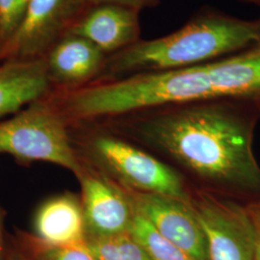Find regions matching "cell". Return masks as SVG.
<instances>
[{"mask_svg": "<svg viewBox=\"0 0 260 260\" xmlns=\"http://www.w3.org/2000/svg\"><path fill=\"white\" fill-rule=\"evenodd\" d=\"M251 106L257 105L220 100L166 105L131 115L138 117V128L147 138L196 175L260 195Z\"/></svg>", "mask_w": 260, "mask_h": 260, "instance_id": "1", "label": "cell"}, {"mask_svg": "<svg viewBox=\"0 0 260 260\" xmlns=\"http://www.w3.org/2000/svg\"><path fill=\"white\" fill-rule=\"evenodd\" d=\"M260 43V19H242L202 10L177 31L108 56L103 72L118 78L202 65Z\"/></svg>", "mask_w": 260, "mask_h": 260, "instance_id": "2", "label": "cell"}, {"mask_svg": "<svg viewBox=\"0 0 260 260\" xmlns=\"http://www.w3.org/2000/svg\"><path fill=\"white\" fill-rule=\"evenodd\" d=\"M132 93L142 109L220 100L260 104V43L202 65L134 75Z\"/></svg>", "mask_w": 260, "mask_h": 260, "instance_id": "3", "label": "cell"}, {"mask_svg": "<svg viewBox=\"0 0 260 260\" xmlns=\"http://www.w3.org/2000/svg\"><path fill=\"white\" fill-rule=\"evenodd\" d=\"M0 154L49 162L80 173L61 115L38 102L0 121Z\"/></svg>", "mask_w": 260, "mask_h": 260, "instance_id": "4", "label": "cell"}, {"mask_svg": "<svg viewBox=\"0 0 260 260\" xmlns=\"http://www.w3.org/2000/svg\"><path fill=\"white\" fill-rule=\"evenodd\" d=\"M205 233L209 260H254L256 234L246 207L205 192L189 198Z\"/></svg>", "mask_w": 260, "mask_h": 260, "instance_id": "5", "label": "cell"}, {"mask_svg": "<svg viewBox=\"0 0 260 260\" xmlns=\"http://www.w3.org/2000/svg\"><path fill=\"white\" fill-rule=\"evenodd\" d=\"M89 7V0H31L19 27L0 47V58H38L53 47Z\"/></svg>", "mask_w": 260, "mask_h": 260, "instance_id": "6", "label": "cell"}, {"mask_svg": "<svg viewBox=\"0 0 260 260\" xmlns=\"http://www.w3.org/2000/svg\"><path fill=\"white\" fill-rule=\"evenodd\" d=\"M94 149L126 187L189 201L183 181L177 173L143 150L112 137L99 138Z\"/></svg>", "mask_w": 260, "mask_h": 260, "instance_id": "7", "label": "cell"}, {"mask_svg": "<svg viewBox=\"0 0 260 260\" xmlns=\"http://www.w3.org/2000/svg\"><path fill=\"white\" fill-rule=\"evenodd\" d=\"M134 211L142 215L169 241L195 260H209L205 233L189 204L169 196L124 191Z\"/></svg>", "mask_w": 260, "mask_h": 260, "instance_id": "8", "label": "cell"}, {"mask_svg": "<svg viewBox=\"0 0 260 260\" xmlns=\"http://www.w3.org/2000/svg\"><path fill=\"white\" fill-rule=\"evenodd\" d=\"M140 13L119 4L93 5L67 33L85 38L106 55H113L141 40Z\"/></svg>", "mask_w": 260, "mask_h": 260, "instance_id": "9", "label": "cell"}, {"mask_svg": "<svg viewBox=\"0 0 260 260\" xmlns=\"http://www.w3.org/2000/svg\"><path fill=\"white\" fill-rule=\"evenodd\" d=\"M81 178L82 208L90 237L128 232L134 210L124 191L100 176L84 175Z\"/></svg>", "mask_w": 260, "mask_h": 260, "instance_id": "10", "label": "cell"}, {"mask_svg": "<svg viewBox=\"0 0 260 260\" xmlns=\"http://www.w3.org/2000/svg\"><path fill=\"white\" fill-rule=\"evenodd\" d=\"M50 75L46 60L10 59L0 65V118L16 114L47 93Z\"/></svg>", "mask_w": 260, "mask_h": 260, "instance_id": "11", "label": "cell"}, {"mask_svg": "<svg viewBox=\"0 0 260 260\" xmlns=\"http://www.w3.org/2000/svg\"><path fill=\"white\" fill-rule=\"evenodd\" d=\"M107 58L87 39L66 33L50 48L46 62L50 77L56 81L81 86L103 73Z\"/></svg>", "mask_w": 260, "mask_h": 260, "instance_id": "12", "label": "cell"}, {"mask_svg": "<svg viewBox=\"0 0 260 260\" xmlns=\"http://www.w3.org/2000/svg\"><path fill=\"white\" fill-rule=\"evenodd\" d=\"M40 240L47 247H64L86 242L82 205L74 196L53 198L42 205L35 219Z\"/></svg>", "mask_w": 260, "mask_h": 260, "instance_id": "13", "label": "cell"}, {"mask_svg": "<svg viewBox=\"0 0 260 260\" xmlns=\"http://www.w3.org/2000/svg\"><path fill=\"white\" fill-rule=\"evenodd\" d=\"M129 233L152 260H195L169 241L146 218L136 211H134L130 223Z\"/></svg>", "mask_w": 260, "mask_h": 260, "instance_id": "14", "label": "cell"}, {"mask_svg": "<svg viewBox=\"0 0 260 260\" xmlns=\"http://www.w3.org/2000/svg\"><path fill=\"white\" fill-rule=\"evenodd\" d=\"M89 250L99 260H152L128 232L86 239Z\"/></svg>", "mask_w": 260, "mask_h": 260, "instance_id": "15", "label": "cell"}, {"mask_svg": "<svg viewBox=\"0 0 260 260\" xmlns=\"http://www.w3.org/2000/svg\"><path fill=\"white\" fill-rule=\"evenodd\" d=\"M31 0H0V46L15 33Z\"/></svg>", "mask_w": 260, "mask_h": 260, "instance_id": "16", "label": "cell"}, {"mask_svg": "<svg viewBox=\"0 0 260 260\" xmlns=\"http://www.w3.org/2000/svg\"><path fill=\"white\" fill-rule=\"evenodd\" d=\"M36 260H99L87 247L86 242L64 247H47Z\"/></svg>", "mask_w": 260, "mask_h": 260, "instance_id": "17", "label": "cell"}, {"mask_svg": "<svg viewBox=\"0 0 260 260\" xmlns=\"http://www.w3.org/2000/svg\"><path fill=\"white\" fill-rule=\"evenodd\" d=\"M91 6L98 5V4H105V3H111V4H119L127 6L130 8L142 11L144 9H150L155 8L160 4V0H89Z\"/></svg>", "mask_w": 260, "mask_h": 260, "instance_id": "18", "label": "cell"}, {"mask_svg": "<svg viewBox=\"0 0 260 260\" xmlns=\"http://www.w3.org/2000/svg\"><path fill=\"white\" fill-rule=\"evenodd\" d=\"M246 208L251 218V223L253 224L255 234L260 237V200L251 203Z\"/></svg>", "mask_w": 260, "mask_h": 260, "instance_id": "19", "label": "cell"}, {"mask_svg": "<svg viewBox=\"0 0 260 260\" xmlns=\"http://www.w3.org/2000/svg\"><path fill=\"white\" fill-rule=\"evenodd\" d=\"M254 260H260V237L258 236H256V242H255Z\"/></svg>", "mask_w": 260, "mask_h": 260, "instance_id": "20", "label": "cell"}, {"mask_svg": "<svg viewBox=\"0 0 260 260\" xmlns=\"http://www.w3.org/2000/svg\"><path fill=\"white\" fill-rule=\"evenodd\" d=\"M243 2H246V3H251V4H254V5H257L260 7V0H240Z\"/></svg>", "mask_w": 260, "mask_h": 260, "instance_id": "21", "label": "cell"}, {"mask_svg": "<svg viewBox=\"0 0 260 260\" xmlns=\"http://www.w3.org/2000/svg\"><path fill=\"white\" fill-rule=\"evenodd\" d=\"M1 226H2V217L0 215V251H1Z\"/></svg>", "mask_w": 260, "mask_h": 260, "instance_id": "22", "label": "cell"}, {"mask_svg": "<svg viewBox=\"0 0 260 260\" xmlns=\"http://www.w3.org/2000/svg\"><path fill=\"white\" fill-rule=\"evenodd\" d=\"M14 260H23V259H14Z\"/></svg>", "mask_w": 260, "mask_h": 260, "instance_id": "23", "label": "cell"}, {"mask_svg": "<svg viewBox=\"0 0 260 260\" xmlns=\"http://www.w3.org/2000/svg\"><path fill=\"white\" fill-rule=\"evenodd\" d=\"M259 111H260V107H259Z\"/></svg>", "mask_w": 260, "mask_h": 260, "instance_id": "24", "label": "cell"}]
</instances>
